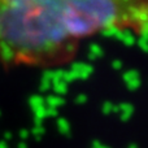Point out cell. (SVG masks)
<instances>
[{"label": "cell", "instance_id": "6da1fadb", "mask_svg": "<svg viewBox=\"0 0 148 148\" xmlns=\"http://www.w3.org/2000/svg\"><path fill=\"white\" fill-rule=\"evenodd\" d=\"M108 30L103 0H0V65L65 66L86 39Z\"/></svg>", "mask_w": 148, "mask_h": 148}]
</instances>
